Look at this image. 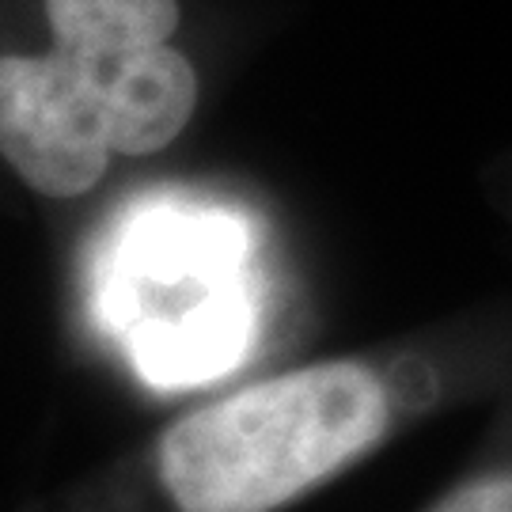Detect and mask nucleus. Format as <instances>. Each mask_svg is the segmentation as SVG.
<instances>
[{
    "instance_id": "nucleus-1",
    "label": "nucleus",
    "mask_w": 512,
    "mask_h": 512,
    "mask_svg": "<svg viewBox=\"0 0 512 512\" xmlns=\"http://www.w3.org/2000/svg\"><path fill=\"white\" fill-rule=\"evenodd\" d=\"M391 421L376 368H296L175 421L160 440V482L179 512H277L372 452Z\"/></svg>"
},
{
    "instance_id": "nucleus-2",
    "label": "nucleus",
    "mask_w": 512,
    "mask_h": 512,
    "mask_svg": "<svg viewBox=\"0 0 512 512\" xmlns=\"http://www.w3.org/2000/svg\"><path fill=\"white\" fill-rule=\"evenodd\" d=\"M99 289L107 327L156 387L213 380L251 338L247 232L224 209H137L103 255Z\"/></svg>"
},
{
    "instance_id": "nucleus-3",
    "label": "nucleus",
    "mask_w": 512,
    "mask_h": 512,
    "mask_svg": "<svg viewBox=\"0 0 512 512\" xmlns=\"http://www.w3.org/2000/svg\"><path fill=\"white\" fill-rule=\"evenodd\" d=\"M103 65L61 50L0 57V156L46 198L92 190L114 156Z\"/></svg>"
},
{
    "instance_id": "nucleus-4",
    "label": "nucleus",
    "mask_w": 512,
    "mask_h": 512,
    "mask_svg": "<svg viewBox=\"0 0 512 512\" xmlns=\"http://www.w3.org/2000/svg\"><path fill=\"white\" fill-rule=\"evenodd\" d=\"M110 137L122 156H148L171 145L198 107V76L171 42L103 65Z\"/></svg>"
},
{
    "instance_id": "nucleus-5",
    "label": "nucleus",
    "mask_w": 512,
    "mask_h": 512,
    "mask_svg": "<svg viewBox=\"0 0 512 512\" xmlns=\"http://www.w3.org/2000/svg\"><path fill=\"white\" fill-rule=\"evenodd\" d=\"M46 19L61 54L114 61L171 42L179 0H46Z\"/></svg>"
},
{
    "instance_id": "nucleus-6",
    "label": "nucleus",
    "mask_w": 512,
    "mask_h": 512,
    "mask_svg": "<svg viewBox=\"0 0 512 512\" xmlns=\"http://www.w3.org/2000/svg\"><path fill=\"white\" fill-rule=\"evenodd\" d=\"M429 512H512V467L463 482Z\"/></svg>"
}]
</instances>
